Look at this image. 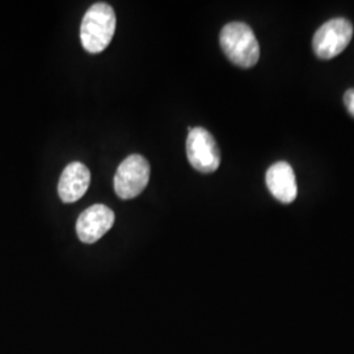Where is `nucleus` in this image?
Instances as JSON below:
<instances>
[{
  "mask_svg": "<svg viewBox=\"0 0 354 354\" xmlns=\"http://www.w3.org/2000/svg\"><path fill=\"white\" fill-rule=\"evenodd\" d=\"M114 219L113 210L106 205L96 203L91 206L76 221L77 238L87 244L100 241L113 226Z\"/></svg>",
  "mask_w": 354,
  "mask_h": 354,
  "instance_id": "obj_6",
  "label": "nucleus"
},
{
  "mask_svg": "<svg viewBox=\"0 0 354 354\" xmlns=\"http://www.w3.org/2000/svg\"><path fill=\"white\" fill-rule=\"evenodd\" d=\"M344 104L348 108V112L354 117V88L348 89L344 95Z\"/></svg>",
  "mask_w": 354,
  "mask_h": 354,
  "instance_id": "obj_9",
  "label": "nucleus"
},
{
  "mask_svg": "<svg viewBox=\"0 0 354 354\" xmlns=\"http://www.w3.org/2000/svg\"><path fill=\"white\" fill-rule=\"evenodd\" d=\"M353 37L349 20L337 17L320 26L313 38V48L320 59H332L342 54Z\"/></svg>",
  "mask_w": 354,
  "mask_h": 354,
  "instance_id": "obj_4",
  "label": "nucleus"
},
{
  "mask_svg": "<svg viewBox=\"0 0 354 354\" xmlns=\"http://www.w3.org/2000/svg\"><path fill=\"white\" fill-rule=\"evenodd\" d=\"M266 187L279 203H291L298 194L294 171L286 162L272 165L266 172Z\"/></svg>",
  "mask_w": 354,
  "mask_h": 354,
  "instance_id": "obj_8",
  "label": "nucleus"
},
{
  "mask_svg": "<svg viewBox=\"0 0 354 354\" xmlns=\"http://www.w3.org/2000/svg\"><path fill=\"white\" fill-rule=\"evenodd\" d=\"M117 17L113 7L106 3H95L84 15L80 26V41L88 53L105 50L115 32Z\"/></svg>",
  "mask_w": 354,
  "mask_h": 354,
  "instance_id": "obj_1",
  "label": "nucleus"
},
{
  "mask_svg": "<svg viewBox=\"0 0 354 354\" xmlns=\"http://www.w3.org/2000/svg\"><path fill=\"white\" fill-rule=\"evenodd\" d=\"M219 42L228 59L241 68H251L259 62L260 46L251 26L244 23H230L223 26Z\"/></svg>",
  "mask_w": 354,
  "mask_h": 354,
  "instance_id": "obj_2",
  "label": "nucleus"
},
{
  "mask_svg": "<svg viewBox=\"0 0 354 354\" xmlns=\"http://www.w3.org/2000/svg\"><path fill=\"white\" fill-rule=\"evenodd\" d=\"M190 165L201 174H213L221 165V151L214 137L203 127L192 129L187 138Z\"/></svg>",
  "mask_w": 354,
  "mask_h": 354,
  "instance_id": "obj_5",
  "label": "nucleus"
},
{
  "mask_svg": "<svg viewBox=\"0 0 354 354\" xmlns=\"http://www.w3.org/2000/svg\"><path fill=\"white\" fill-rule=\"evenodd\" d=\"M91 184V172L80 162L67 165L58 183V194L64 203H76L80 200Z\"/></svg>",
  "mask_w": 354,
  "mask_h": 354,
  "instance_id": "obj_7",
  "label": "nucleus"
},
{
  "mask_svg": "<svg viewBox=\"0 0 354 354\" xmlns=\"http://www.w3.org/2000/svg\"><path fill=\"white\" fill-rule=\"evenodd\" d=\"M151 175L149 160L140 153H133L118 165L114 175L115 194L122 200L138 197L146 189Z\"/></svg>",
  "mask_w": 354,
  "mask_h": 354,
  "instance_id": "obj_3",
  "label": "nucleus"
}]
</instances>
